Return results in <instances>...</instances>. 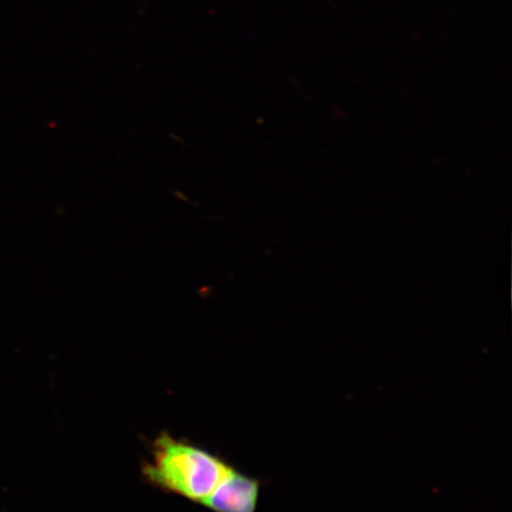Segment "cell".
Wrapping results in <instances>:
<instances>
[{
  "instance_id": "1",
  "label": "cell",
  "mask_w": 512,
  "mask_h": 512,
  "mask_svg": "<svg viewBox=\"0 0 512 512\" xmlns=\"http://www.w3.org/2000/svg\"><path fill=\"white\" fill-rule=\"evenodd\" d=\"M233 469L217 454L164 431L153 440L151 459L143 463L142 477L164 494L201 505Z\"/></svg>"
},
{
  "instance_id": "2",
  "label": "cell",
  "mask_w": 512,
  "mask_h": 512,
  "mask_svg": "<svg viewBox=\"0 0 512 512\" xmlns=\"http://www.w3.org/2000/svg\"><path fill=\"white\" fill-rule=\"evenodd\" d=\"M262 483L235 467L201 505L213 512H256Z\"/></svg>"
}]
</instances>
